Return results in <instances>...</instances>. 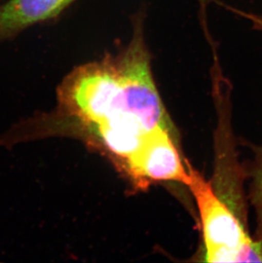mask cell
<instances>
[{
  "label": "cell",
  "mask_w": 262,
  "mask_h": 263,
  "mask_svg": "<svg viewBox=\"0 0 262 263\" xmlns=\"http://www.w3.org/2000/svg\"><path fill=\"white\" fill-rule=\"evenodd\" d=\"M144 19L142 13L134 17L132 36L124 47L75 67L62 80L57 108L40 116L47 137L107 122L136 124L148 132L172 126L154 81Z\"/></svg>",
  "instance_id": "cell-1"
},
{
  "label": "cell",
  "mask_w": 262,
  "mask_h": 263,
  "mask_svg": "<svg viewBox=\"0 0 262 263\" xmlns=\"http://www.w3.org/2000/svg\"><path fill=\"white\" fill-rule=\"evenodd\" d=\"M190 189L199 214L203 261L262 262V241L251 235L245 223L216 195L207 181L188 164Z\"/></svg>",
  "instance_id": "cell-2"
},
{
  "label": "cell",
  "mask_w": 262,
  "mask_h": 263,
  "mask_svg": "<svg viewBox=\"0 0 262 263\" xmlns=\"http://www.w3.org/2000/svg\"><path fill=\"white\" fill-rule=\"evenodd\" d=\"M188 164L182 159L172 127H159L147 135L124 171L141 187L158 181L186 185Z\"/></svg>",
  "instance_id": "cell-3"
},
{
  "label": "cell",
  "mask_w": 262,
  "mask_h": 263,
  "mask_svg": "<svg viewBox=\"0 0 262 263\" xmlns=\"http://www.w3.org/2000/svg\"><path fill=\"white\" fill-rule=\"evenodd\" d=\"M220 96L222 111L218 126V146H216L215 175L210 183L215 194L234 213L248 224L247 196L244 183L247 180L245 167L237 159L234 139L231 134L230 119H228V99Z\"/></svg>",
  "instance_id": "cell-4"
},
{
  "label": "cell",
  "mask_w": 262,
  "mask_h": 263,
  "mask_svg": "<svg viewBox=\"0 0 262 263\" xmlns=\"http://www.w3.org/2000/svg\"><path fill=\"white\" fill-rule=\"evenodd\" d=\"M77 0H8L0 5V43L58 17Z\"/></svg>",
  "instance_id": "cell-5"
},
{
  "label": "cell",
  "mask_w": 262,
  "mask_h": 263,
  "mask_svg": "<svg viewBox=\"0 0 262 263\" xmlns=\"http://www.w3.org/2000/svg\"><path fill=\"white\" fill-rule=\"evenodd\" d=\"M252 160L245 168L247 180L250 181L249 199L256 219L254 237L262 241V146H252Z\"/></svg>",
  "instance_id": "cell-6"
},
{
  "label": "cell",
  "mask_w": 262,
  "mask_h": 263,
  "mask_svg": "<svg viewBox=\"0 0 262 263\" xmlns=\"http://www.w3.org/2000/svg\"><path fill=\"white\" fill-rule=\"evenodd\" d=\"M238 14L241 16H242V17L246 18L247 20L250 21L255 29L262 31V16L255 15V14H252V13L245 12L242 10H239Z\"/></svg>",
  "instance_id": "cell-7"
}]
</instances>
